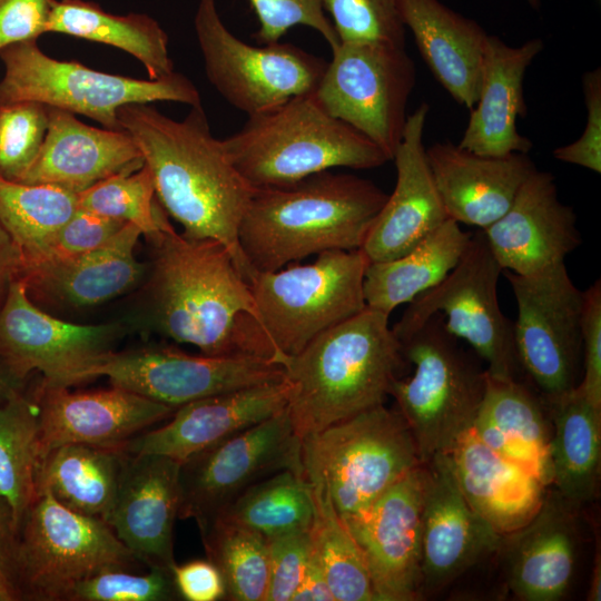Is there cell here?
Wrapping results in <instances>:
<instances>
[{
  "label": "cell",
  "mask_w": 601,
  "mask_h": 601,
  "mask_svg": "<svg viewBox=\"0 0 601 601\" xmlns=\"http://www.w3.org/2000/svg\"><path fill=\"white\" fill-rule=\"evenodd\" d=\"M302 464L304 477L322 481L347 521L422 461L400 411L381 404L304 437Z\"/></svg>",
  "instance_id": "ba28073f"
},
{
  "label": "cell",
  "mask_w": 601,
  "mask_h": 601,
  "mask_svg": "<svg viewBox=\"0 0 601 601\" xmlns=\"http://www.w3.org/2000/svg\"><path fill=\"white\" fill-rule=\"evenodd\" d=\"M471 430L493 451L551 485V420L542 396L530 383L487 374Z\"/></svg>",
  "instance_id": "1f68e13d"
},
{
  "label": "cell",
  "mask_w": 601,
  "mask_h": 601,
  "mask_svg": "<svg viewBox=\"0 0 601 601\" xmlns=\"http://www.w3.org/2000/svg\"><path fill=\"white\" fill-rule=\"evenodd\" d=\"M140 229L126 224L107 244L72 258H47L18 279L36 305L79 309L104 304L138 287L146 263L135 256Z\"/></svg>",
  "instance_id": "d4e9b609"
},
{
  "label": "cell",
  "mask_w": 601,
  "mask_h": 601,
  "mask_svg": "<svg viewBox=\"0 0 601 601\" xmlns=\"http://www.w3.org/2000/svg\"><path fill=\"white\" fill-rule=\"evenodd\" d=\"M215 516L256 531L266 539L309 530L311 487L303 474L283 470L247 487Z\"/></svg>",
  "instance_id": "ab89813d"
},
{
  "label": "cell",
  "mask_w": 601,
  "mask_h": 601,
  "mask_svg": "<svg viewBox=\"0 0 601 601\" xmlns=\"http://www.w3.org/2000/svg\"><path fill=\"white\" fill-rule=\"evenodd\" d=\"M128 451L87 444H66L40 461L37 486L63 506L107 521Z\"/></svg>",
  "instance_id": "d590c367"
},
{
  "label": "cell",
  "mask_w": 601,
  "mask_h": 601,
  "mask_svg": "<svg viewBox=\"0 0 601 601\" xmlns=\"http://www.w3.org/2000/svg\"><path fill=\"white\" fill-rule=\"evenodd\" d=\"M107 377L152 401L179 407L226 392L286 378L285 367L256 356L191 355L175 346L154 344L112 351L83 375V382Z\"/></svg>",
  "instance_id": "9a60e30c"
},
{
  "label": "cell",
  "mask_w": 601,
  "mask_h": 601,
  "mask_svg": "<svg viewBox=\"0 0 601 601\" xmlns=\"http://www.w3.org/2000/svg\"><path fill=\"white\" fill-rule=\"evenodd\" d=\"M540 38L513 47L489 35L481 66L477 99L460 147L484 156L528 154L532 141L518 131L516 120L526 116L523 92L525 72L543 50Z\"/></svg>",
  "instance_id": "f1b7e54d"
},
{
  "label": "cell",
  "mask_w": 601,
  "mask_h": 601,
  "mask_svg": "<svg viewBox=\"0 0 601 601\" xmlns=\"http://www.w3.org/2000/svg\"><path fill=\"white\" fill-rule=\"evenodd\" d=\"M339 43L386 42L405 46L397 0H321Z\"/></svg>",
  "instance_id": "ee69618b"
},
{
  "label": "cell",
  "mask_w": 601,
  "mask_h": 601,
  "mask_svg": "<svg viewBox=\"0 0 601 601\" xmlns=\"http://www.w3.org/2000/svg\"><path fill=\"white\" fill-rule=\"evenodd\" d=\"M40 151L21 181L49 184L80 193L119 173L142 167V154L124 129L97 128L76 115L49 107Z\"/></svg>",
  "instance_id": "83f0119b"
},
{
  "label": "cell",
  "mask_w": 601,
  "mask_h": 601,
  "mask_svg": "<svg viewBox=\"0 0 601 601\" xmlns=\"http://www.w3.org/2000/svg\"><path fill=\"white\" fill-rule=\"evenodd\" d=\"M552 425L551 485L574 509L597 496L601 457V410L582 387L543 397Z\"/></svg>",
  "instance_id": "d6a6232c"
},
{
  "label": "cell",
  "mask_w": 601,
  "mask_h": 601,
  "mask_svg": "<svg viewBox=\"0 0 601 601\" xmlns=\"http://www.w3.org/2000/svg\"><path fill=\"white\" fill-rule=\"evenodd\" d=\"M171 572L178 594L184 600L217 601L226 597L223 577L208 559L176 563Z\"/></svg>",
  "instance_id": "f5cc1de1"
},
{
  "label": "cell",
  "mask_w": 601,
  "mask_h": 601,
  "mask_svg": "<svg viewBox=\"0 0 601 601\" xmlns=\"http://www.w3.org/2000/svg\"><path fill=\"white\" fill-rule=\"evenodd\" d=\"M398 343L414 372L394 381L390 395L413 434L422 463H427L472 428L487 373L446 329L440 313Z\"/></svg>",
  "instance_id": "52a82bcc"
},
{
  "label": "cell",
  "mask_w": 601,
  "mask_h": 601,
  "mask_svg": "<svg viewBox=\"0 0 601 601\" xmlns=\"http://www.w3.org/2000/svg\"><path fill=\"white\" fill-rule=\"evenodd\" d=\"M445 454L469 504L500 534L521 528L540 508L548 486L485 445L472 430Z\"/></svg>",
  "instance_id": "f546056e"
},
{
  "label": "cell",
  "mask_w": 601,
  "mask_h": 601,
  "mask_svg": "<svg viewBox=\"0 0 601 601\" xmlns=\"http://www.w3.org/2000/svg\"><path fill=\"white\" fill-rule=\"evenodd\" d=\"M388 317L366 307L286 359L290 385L286 407L300 441L384 404L408 365Z\"/></svg>",
  "instance_id": "277c9868"
},
{
  "label": "cell",
  "mask_w": 601,
  "mask_h": 601,
  "mask_svg": "<svg viewBox=\"0 0 601 601\" xmlns=\"http://www.w3.org/2000/svg\"><path fill=\"white\" fill-rule=\"evenodd\" d=\"M32 394L38 405L41 459L66 444L126 449L130 440L168 420L176 410L116 385L70 391L40 380Z\"/></svg>",
  "instance_id": "d6986e66"
},
{
  "label": "cell",
  "mask_w": 601,
  "mask_h": 601,
  "mask_svg": "<svg viewBox=\"0 0 601 601\" xmlns=\"http://www.w3.org/2000/svg\"><path fill=\"white\" fill-rule=\"evenodd\" d=\"M387 196L368 179L331 170L256 189L238 230L249 277L327 250L362 248Z\"/></svg>",
  "instance_id": "3957f363"
},
{
  "label": "cell",
  "mask_w": 601,
  "mask_h": 601,
  "mask_svg": "<svg viewBox=\"0 0 601 601\" xmlns=\"http://www.w3.org/2000/svg\"><path fill=\"white\" fill-rule=\"evenodd\" d=\"M583 376L579 385L589 402L601 410V280L583 292L581 315Z\"/></svg>",
  "instance_id": "f907efd6"
},
{
  "label": "cell",
  "mask_w": 601,
  "mask_h": 601,
  "mask_svg": "<svg viewBox=\"0 0 601 601\" xmlns=\"http://www.w3.org/2000/svg\"><path fill=\"white\" fill-rule=\"evenodd\" d=\"M292 601H334L325 571L313 548Z\"/></svg>",
  "instance_id": "11a10c76"
},
{
  "label": "cell",
  "mask_w": 601,
  "mask_h": 601,
  "mask_svg": "<svg viewBox=\"0 0 601 601\" xmlns=\"http://www.w3.org/2000/svg\"><path fill=\"white\" fill-rule=\"evenodd\" d=\"M77 210L78 193L0 176V225L20 254L21 272L46 256L58 230Z\"/></svg>",
  "instance_id": "8d00e7d4"
},
{
  "label": "cell",
  "mask_w": 601,
  "mask_h": 601,
  "mask_svg": "<svg viewBox=\"0 0 601 601\" xmlns=\"http://www.w3.org/2000/svg\"><path fill=\"white\" fill-rule=\"evenodd\" d=\"M194 29L208 81L247 117L314 92L327 65L292 43L244 42L225 26L215 0H198Z\"/></svg>",
  "instance_id": "7c38bea8"
},
{
  "label": "cell",
  "mask_w": 601,
  "mask_h": 601,
  "mask_svg": "<svg viewBox=\"0 0 601 601\" xmlns=\"http://www.w3.org/2000/svg\"><path fill=\"white\" fill-rule=\"evenodd\" d=\"M259 22L254 38L263 43H273L295 26H305L317 31L331 50L339 45L332 21L327 18L321 0H248Z\"/></svg>",
  "instance_id": "bcb514c9"
},
{
  "label": "cell",
  "mask_w": 601,
  "mask_h": 601,
  "mask_svg": "<svg viewBox=\"0 0 601 601\" xmlns=\"http://www.w3.org/2000/svg\"><path fill=\"white\" fill-rule=\"evenodd\" d=\"M118 120L139 147L156 198L181 225L183 236L224 245L247 282L238 230L256 189L236 169L223 139L213 135L203 105L175 120L149 104H131L118 110Z\"/></svg>",
  "instance_id": "6da1fadb"
},
{
  "label": "cell",
  "mask_w": 601,
  "mask_h": 601,
  "mask_svg": "<svg viewBox=\"0 0 601 601\" xmlns=\"http://www.w3.org/2000/svg\"><path fill=\"white\" fill-rule=\"evenodd\" d=\"M40 461L38 405L23 388L0 404V495L19 529L38 494Z\"/></svg>",
  "instance_id": "74e56055"
},
{
  "label": "cell",
  "mask_w": 601,
  "mask_h": 601,
  "mask_svg": "<svg viewBox=\"0 0 601 601\" xmlns=\"http://www.w3.org/2000/svg\"><path fill=\"white\" fill-rule=\"evenodd\" d=\"M125 225L122 221L78 208L58 230L41 260L72 258L90 253L107 244Z\"/></svg>",
  "instance_id": "681fc988"
},
{
  "label": "cell",
  "mask_w": 601,
  "mask_h": 601,
  "mask_svg": "<svg viewBox=\"0 0 601 601\" xmlns=\"http://www.w3.org/2000/svg\"><path fill=\"white\" fill-rule=\"evenodd\" d=\"M533 8H539L540 0H528Z\"/></svg>",
  "instance_id": "91938a15"
},
{
  "label": "cell",
  "mask_w": 601,
  "mask_h": 601,
  "mask_svg": "<svg viewBox=\"0 0 601 601\" xmlns=\"http://www.w3.org/2000/svg\"><path fill=\"white\" fill-rule=\"evenodd\" d=\"M180 462L161 454L130 453L107 523L147 568L173 570L174 528L179 513Z\"/></svg>",
  "instance_id": "7402d4cb"
},
{
  "label": "cell",
  "mask_w": 601,
  "mask_h": 601,
  "mask_svg": "<svg viewBox=\"0 0 601 601\" xmlns=\"http://www.w3.org/2000/svg\"><path fill=\"white\" fill-rule=\"evenodd\" d=\"M4 73L0 80V106L36 101L82 115L109 129H121L118 110L131 104L171 101L201 105L196 86L174 71L160 79H136L91 69L78 61L47 56L29 40L0 50Z\"/></svg>",
  "instance_id": "9c48e42d"
},
{
  "label": "cell",
  "mask_w": 601,
  "mask_h": 601,
  "mask_svg": "<svg viewBox=\"0 0 601 601\" xmlns=\"http://www.w3.org/2000/svg\"><path fill=\"white\" fill-rule=\"evenodd\" d=\"M148 569L142 574L127 569L100 572L76 584L65 601H173L180 598L171 570Z\"/></svg>",
  "instance_id": "f6af8a7d"
},
{
  "label": "cell",
  "mask_w": 601,
  "mask_h": 601,
  "mask_svg": "<svg viewBox=\"0 0 601 601\" xmlns=\"http://www.w3.org/2000/svg\"><path fill=\"white\" fill-rule=\"evenodd\" d=\"M587 110L582 135L573 142L558 147L555 159L601 174V68L588 71L582 77Z\"/></svg>",
  "instance_id": "c3c4849f"
},
{
  "label": "cell",
  "mask_w": 601,
  "mask_h": 601,
  "mask_svg": "<svg viewBox=\"0 0 601 601\" xmlns=\"http://www.w3.org/2000/svg\"><path fill=\"white\" fill-rule=\"evenodd\" d=\"M430 107L422 102L407 116L392 160L394 190L375 217L362 250L370 263L403 256L449 219L426 160L423 132Z\"/></svg>",
  "instance_id": "603a6c76"
},
{
  "label": "cell",
  "mask_w": 601,
  "mask_h": 601,
  "mask_svg": "<svg viewBox=\"0 0 601 601\" xmlns=\"http://www.w3.org/2000/svg\"><path fill=\"white\" fill-rule=\"evenodd\" d=\"M53 0H0V50L47 32Z\"/></svg>",
  "instance_id": "816d5d0a"
},
{
  "label": "cell",
  "mask_w": 601,
  "mask_h": 601,
  "mask_svg": "<svg viewBox=\"0 0 601 601\" xmlns=\"http://www.w3.org/2000/svg\"><path fill=\"white\" fill-rule=\"evenodd\" d=\"M313 500L308 530L312 548L325 571L334 601H376L361 548L338 514L327 487L306 480Z\"/></svg>",
  "instance_id": "f35d334b"
},
{
  "label": "cell",
  "mask_w": 601,
  "mask_h": 601,
  "mask_svg": "<svg viewBox=\"0 0 601 601\" xmlns=\"http://www.w3.org/2000/svg\"><path fill=\"white\" fill-rule=\"evenodd\" d=\"M78 208L132 224L145 237L159 230L168 219L156 200L154 177L145 164L135 171L112 175L78 193Z\"/></svg>",
  "instance_id": "b9f144b4"
},
{
  "label": "cell",
  "mask_w": 601,
  "mask_h": 601,
  "mask_svg": "<svg viewBox=\"0 0 601 601\" xmlns=\"http://www.w3.org/2000/svg\"><path fill=\"white\" fill-rule=\"evenodd\" d=\"M49 107L36 101L0 106V176L21 181L35 162L48 129Z\"/></svg>",
  "instance_id": "7bdbcfd3"
},
{
  "label": "cell",
  "mask_w": 601,
  "mask_h": 601,
  "mask_svg": "<svg viewBox=\"0 0 601 601\" xmlns=\"http://www.w3.org/2000/svg\"><path fill=\"white\" fill-rule=\"evenodd\" d=\"M425 155L447 217L480 229L509 209L536 168L528 154L484 156L451 142H435Z\"/></svg>",
  "instance_id": "4316f807"
},
{
  "label": "cell",
  "mask_w": 601,
  "mask_h": 601,
  "mask_svg": "<svg viewBox=\"0 0 601 601\" xmlns=\"http://www.w3.org/2000/svg\"><path fill=\"white\" fill-rule=\"evenodd\" d=\"M128 328L120 321H62L36 305L16 279L0 305V361L22 380L39 372L42 383L70 387L83 383L86 371L115 351Z\"/></svg>",
  "instance_id": "2e32d148"
},
{
  "label": "cell",
  "mask_w": 601,
  "mask_h": 601,
  "mask_svg": "<svg viewBox=\"0 0 601 601\" xmlns=\"http://www.w3.org/2000/svg\"><path fill=\"white\" fill-rule=\"evenodd\" d=\"M363 250H327L309 264L256 272L248 279L256 319L247 328L253 354L284 366L314 337L365 309Z\"/></svg>",
  "instance_id": "5b68a950"
},
{
  "label": "cell",
  "mask_w": 601,
  "mask_h": 601,
  "mask_svg": "<svg viewBox=\"0 0 601 601\" xmlns=\"http://www.w3.org/2000/svg\"><path fill=\"white\" fill-rule=\"evenodd\" d=\"M140 565L105 520L77 513L38 489L19 529L22 600L65 601L92 575Z\"/></svg>",
  "instance_id": "30bf717a"
},
{
  "label": "cell",
  "mask_w": 601,
  "mask_h": 601,
  "mask_svg": "<svg viewBox=\"0 0 601 601\" xmlns=\"http://www.w3.org/2000/svg\"><path fill=\"white\" fill-rule=\"evenodd\" d=\"M0 601H22L19 581V526L0 495Z\"/></svg>",
  "instance_id": "db71d44e"
},
{
  "label": "cell",
  "mask_w": 601,
  "mask_h": 601,
  "mask_svg": "<svg viewBox=\"0 0 601 601\" xmlns=\"http://www.w3.org/2000/svg\"><path fill=\"white\" fill-rule=\"evenodd\" d=\"M587 600L589 601L601 600V559H600L599 551L595 554L594 566L592 571L590 588L587 594Z\"/></svg>",
  "instance_id": "680465c9"
},
{
  "label": "cell",
  "mask_w": 601,
  "mask_h": 601,
  "mask_svg": "<svg viewBox=\"0 0 601 601\" xmlns=\"http://www.w3.org/2000/svg\"><path fill=\"white\" fill-rule=\"evenodd\" d=\"M283 470L303 474L302 441L287 407L180 463L179 519L220 513L254 483Z\"/></svg>",
  "instance_id": "e0dca14e"
},
{
  "label": "cell",
  "mask_w": 601,
  "mask_h": 601,
  "mask_svg": "<svg viewBox=\"0 0 601 601\" xmlns=\"http://www.w3.org/2000/svg\"><path fill=\"white\" fill-rule=\"evenodd\" d=\"M397 9L434 78L457 104L471 109L489 35L439 0H397Z\"/></svg>",
  "instance_id": "4dcf8cb0"
},
{
  "label": "cell",
  "mask_w": 601,
  "mask_h": 601,
  "mask_svg": "<svg viewBox=\"0 0 601 601\" xmlns=\"http://www.w3.org/2000/svg\"><path fill=\"white\" fill-rule=\"evenodd\" d=\"M416 71L405 46L339 43L314 95L322 107L393 159L402 140Z\"/></svg>",
  "instance_id": "4fadbf2b"
},
{
  "label": "cell",
  "mask_w": 601,
  "mask_h": 601,
  "mask_svg": "<svg viewBox=\"0 0 601 601\" xmlns=\"http://www.w3.org/2000/svg\"><path fill=\"white\" fill-rule=\"evenodd\" d=\"M574 511L554 489H546L534 515L502 536L495 554L518 599L554 601L566 592L575 563Z\"/></svg>",
  "instance_id": "484cf974"
},
{
  "label": "cell",
  "mask_w": 601,
  "mask_h": 601,
  "mask_svg": "<svg viewBox=\"0 0 601 601\" xmlns=\"http://www.w3.org/2000/svg\"><path fill=\"white\" fill-rule=\"evenodd\" d=\"M21 272V258L10 236L0 225V305L10 284L18 279Z\"/></svg>",
  "instance_id": "9f6ffc18"
},
{
  "label": "cell",
  "mask_w": 601,
  "mask_h": 601,
  "mask_svg": "<svg viewBox=\"0 0 601 601\" xmlns=\"http://www.w3.org/2000/svg\"><path fill=\"white\" fill-rule=\"evenodd\" d=\"M502 268L489 248L483 231L471 235L456 266L434 287L408 303L392 326L397 341L440 313L446 329L465 339L486 363L489 376L523 380L518 362L513 323L503 314L497 284Z\"/></svg>",
  "instance_id": "8fae6325"
},
{
  "label": "cell",
  "mask_w": 601,
  "mask_h": 601,
  "mask_svg": "<svg viewBox=\"0 0 601 601\" xmlns=\"http://www.w3.org/2000/svg\"><path fill=\"white\" fill-rule=\"evenodd\" d=\"M197 526L207 559L223 577L225 599L265 601L268 587L266 538L221 516L200 521Z\"/></svg>",
  "instance_id": "60d3db41"
},
{
  "label": "cell",
  "mask_w": 601,
  "mask_h": 601,
  "mask_svg": "<svg viewBox=\"0 0 601 601\" xmlns=\"http://www.w3.org/2000/svg\"><path fill=\"white\" fill-rule=\"evenodd\" d=\"M427 465L422 463L362 515L344 521L361 548L376 601L422 600V511Z\"/></svg>",
  "instance_id": "ac0fdd59"
},
{
  "label": "cell",
  "mask_w": 601,
  "mask_h": 601,
  "mask_svg": "<svg viewBox=\"0 0 601 601\" xmlns=\"http://www.w3.org/2000/svg\"><path fill=\"white\" fill-rule=\"evenodd\" d=\"M47 32L116 47L141 62L148 79L171 75L168 35L146 13L114 14L89 0H53Z\"/></svg>",
  "instance_id": "e575fe53"
},
{
  "label": "cell",
  "mask_w": 601,
  "mask_h": 601,
  "mask_svg": "<svg viewBox=\"0 0 601 601\" xmlns=\"http://www.w3.org/2000/svg\"><path fill=\"white\" fill-rule=\"evenodd\" d=\"M289 390L285 378L187 403L165 425L130 440L126 451L161 454L181 463L285 408Z\"/></svg>",
  "instance_id": "cb8c5ba5"
},
{
  "label": "cell",
  "mask_w": 601,
  "mask_h": 601,
  "mask_svg": "<svg viewBox=\"0 0 601 601\" xmlns=\"http://www.w3.org/2000/svg\"><path fill=\"white\" fill-rule=\"evenodd\" d=\"M268 587L265 601H292L312 550L308 530L267 538Z\"/></svg>",
  "instance_id": "7dc6e473"
},
{
  "label": "cell",
  "mask_w": 601,
  "mask_h": 601,
  "mask_svg": "<svg viewBox=\"0 0 601 601\" xmlns=\"http://www.w3.org/2000/svg\"><path fill=\"white\" fill-rule=\"evenodd\" d=\"M502 270L538 273L564 258L582 243L573 208L558 196L553 174L535 168L509 209L481 229Z\"/></svg>",
  "instance_id": "44dd1931"
},
{
  "label": "cell",
  "mask_w": 601,
  "mask_h": 601,
  "mask_svg": "<svg viewBox=\"0 0 601 601\" xmlns=\"http://www.w3.org/2000/svg\"><path fill=\"white\" fill-rule=\"evenodd\" d=\"M426 465L421 544L423 599L495 554L503 536L469 504L445 453L435 454Z\"/></svg>",
  "instance_id": "ffe728a7"
},
{
  "label": "cell",
  "mask_w": 601,
  "mask_h": 601,
  "mask_svg": "<svg viewBox=\"0 0 601 601\" xmlns=\"http://www.w3.org/2000/svg\"><path fill=\"white\" fill-rule=\"evenodd\" d=\"M26 383L27 380L17 376L0 361V404L6 402L14 393L26 388Z\"/></svg>",
  "instance_id": "6f0895ef"
},
{
  "label": "cell",
  "mask_w": 601,
  "mask_h": 601,
  "mask_svg": "<svg viewBox=\"0 0 601 601\" xmlns=\"http://www.w3.org/2000/svg\"><path fill=\"white\" fill-rule=\"evenodd\" d=\"M471 235L449 218L403 256L370 263L364 277L366 306L390 315L437 285L456 266Z\"/></svg>",
  "instance_id": "836d02e7"
},
{
  "label": "cell",
  "mask_w": 601,
  "mask_h": 601,
  "mask_svg": "<svg viewBox=\"0 0 601 601\" xmlns=\"http://www.w3.org/2000/svg\"><path fill=\"white\" fill-rule=\"evenodd\" d=\"M223 142L255 189L285 187L335 167L377 168L390 160L366 136L328 114L314 92L248 117Z\"/></svg>",
  "instance_id": "8992f818"
},
{
  "label": "cell",
  "mask_w": 601,
  "mask_h": 601,
  "mask_svg": "<svg viewBox=\"0 0 601 601\" xmlns=\"http://www.w3.org/2000/svg\"><path fill=\"white\" fill-rule=\"evenodd\" d=\"M145 238L150 257L140 285V312L132 321L204 355L249 356L240 327L257 314L249 286L226 247L186 238L168 219Z\"/></svg>",
  "instance_id": "7a4b0ae2"
},
{
  "label": "cell",
  "mask_w": 601,
  "mask_h": 601,
  "mask_svg": "<svg viewBox=\"0 0 601 601\" xmlns=\"http://www.w3.org/2000/svg\"><path fill=\"white\" fill-rule=\"evenodd\" d=\"M505 277L518 306L513 337L522 373L543 397L573 390L581 381L583 292L564 262Z\"/></svg>",
  "instance_id": "5bb4252c"
}]
</instances>
